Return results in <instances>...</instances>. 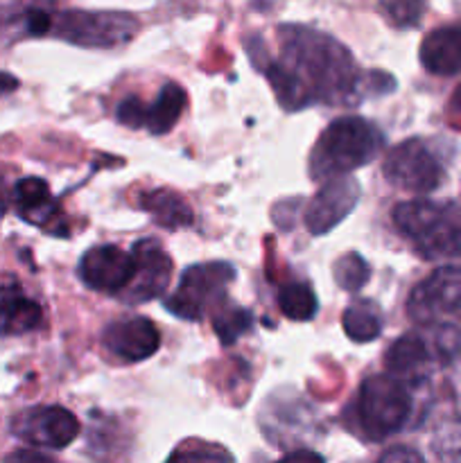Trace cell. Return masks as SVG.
Wrapping results in <instances>:
<instances>
[{
  "label": "cell",
  "mask_w": 461,
  "mask_h": 463,
  "mask_svg": "<svg viewBox=\"0 0 461 463\" xmlns=\"http://www.w3.org/2000/svg\"><path fill=\"white\" fill-rule=\"evenodd\" d=\"M382 175L398 190L411 194H429L443 184V165L420 138H407L389 149Z\"/></svg>",
  "instance_id": "cell-7"
},
{
  "label": "cell",
  "mask_w": 461,
  "mask_h": 463,
  "mask_svg": "<svg viewBox=\"0 0 461 463\" xmlns=\"http://www.w3.org/2000/svg\"><path fill=\"white\" fill-rule=\"evenodd\" d=\"M188 95L174 81H167L161 90H158L156 99L152 104H145L143 111V129H147L152 136H163L172 131L179 122L181 113H183Z\"/></svg>",
  "instance_id": "cell-18"
},
{
  "label": "cell",
  "mask_w": 461,
  "mask_h": 463,
  "mask_svg": "<svg viewBox=\"0 0 461 463\" xmlns=\"http://www.w3.org/2000/svg\"><path fill=\"white\" fill-rule=\"evenodd\" d=\"M276 303H278V310L292 321H310L319 312L316 294L306 283L280 285L278 294H276Z\"/></svg>",
  "instance_id": "cell-21"
},
{
  "label": "cell",
  "mask_w": 461,
  "mask_h": 463,
  "mask_svg": "<svg viewBox=\"0 0 461 463\" xmlns=\"http://www.w3.org/2000/svg\"><path fill=\"white\" fill-rule=\"evenodd\" d=\"M420 63L429 75L450 77L461 72V25H443L420 43Z\"/></svg>",
  "instance_id": "cell-15"
},
{
  "label": "cell",
  "mask_w": 461,
  "mask_h": 463,
  "mask_svg": "<svg viewBox=\"0 0 461 463\" xmlns=\"http://www.w3.org/2000/svg\"><path fill=\"white\" fill-rule=\"evenodd\" d=\"M429 357H432V353H429L428 342L420 335L407 333L389 346L384 364H387L389 373L405 380L411 375H419L428 366Z\"/></svg>",
  "instance_id": "cell-19"
},
{
  "label": "cell",
  "mask_w": 461,
  "mask_h": 463,
  "mask_svg": "<svg viewBox=\"0 0 461 463\" xmlns=\"http://www.w3.org/2000/svg\"><path fill=\"white\" fill-rule=\"evenodd\" d=\"M391 220L425 260H438L459 253L461 222L441 203L428 199L402 202L391 211Z\"/></svg>",
  "instance_id": "cell-4"
},
{
  "label": "cell",
  "mask_w": 461,
  "mask_h": 463,
  "mask_svg": "<svg viewBox=\"0 0 461 463\" xmlns=\"http://www.w3.org/2000/svg\"><path fill=\"white\" fill-rule=\"evenodd\" d=\"M5 463H59L52 457L43 455L39 450H14L12 455L5 457Z\"/></svg>",
  "instance_id": "cell-29"
},
{
  "label": "cell",
  "mask_w": 461,
  "mask_h": 463,
  "mask_svg": "<svg viewBox=\"0 0 461 463\" xmlns=\"http://www.w3.org/2000/svg\"><path fill=\"white\" fill-rule=\"evenodd\" d=\"M461 307V269L438 267L411 289L407 298V315L419 326H437L443 317Z\"/></svg>",
  "instance_id": "cell-8"
},
{
  "label": "cell",
  "mask_w": 461,
  "mask_h": 463,
  "mask_svg": "<svg viewBox=\"0 0 461 463\" xmlns=\"http://www.w3.org/2000/svg\"><path fill=\"white\" fill-rule=\"evenodd\" d=\"M274 463H325V459L315 450H294Z\"/></svg>",
  "instance_id": "cell-30"
},
{
  "label": "cell",
  "mask_w": 461,
  "mask_h": 463,
  "mask_svg": "<svg viewBox=\"0 0 461 463\" xmlns=\"http://www.w3.org/2000/svg\"><path fill=\"white\" fill-rule=\"evenodd\" d=\"M378 463H425L423 455L409 446H393L380 457Z\"/></svg>",
  "instance_id": "cell-27"
},
{
  "label": "cell",
  "mask_w": 461,
  "mask_h": 463,
  "mask_svg": "<svg viewBox=\"0 0 461 463\" xmlns=\"http://www.w3.org/2000/svg\"><path fill=\"white\" fill-rule=\"evenodd\" d=\"M360 184L351 175L324 181L321 190L310 199L306 215H303L310 235H315V238L328 235L334 226L342 224L360 202Z\"/></svg>",
  "instance_id": "cell-10"
},
{
  "label": "cell",
  "mask_w": 461,
  "mask_h": 463,
  "mask_svg": "<svg viewBox=\"0 0 461 463\" xmlns=\"http://www.w3.org/2000/svg\"><path fill=\"white\" fill-rule=\"evenodd\" d=\"M235 279L230 262H202L190 265L181 274L174 294L165 298V310L183 321H202L208 307L226 297V288Z\"/></svg>",
  "instance_id": "cell-6"
},
{
  "label": "cell",
  "mask_w": 461,
  "mask_h": 463,
  "mask_svg": "<svg viewBox=\"0 0 461 463\" xmlns=\"http://www.w3.org/2000/svg\"><path fill=\"white\" fill-rule=\"evenodd\" d=\"M5 211H7V188H5L3 179H0V220H3Z\"/></svg>",
  "instance_id": "cell-32"
},
{
  "label": "cell",
  "mask_w": 461,
  "mask_h": 463,
  "mask_svg": "<svg viewBox=\"0 0 461 463\" xmlns=\"http://www.w3.org/2000/svg\"><path fill=\"white\" fill-rule=\"evenodd\" d=\"M342 328L355 344H369L382 333V312L369 298L351 303L342 315Z\"/></svg>",
  "instance_id": "cell-20"
},
{
  "label": "cell",
  "mask_w": 461,
  "mask_h": 463,
  "mask_svg": "<svg viewBox=\"0 0 461 463\" xmlns=\"http://www.w3.org/2000/svg\"><path fill=\"white\" fill-rule=\"evenodd\" d=\"M278 41V61L301 81L312 104L360 99V71L355 59L334 36L306 25H280Z\"/></svg>",
  "instance_id": "cell-1"
},
{
  "label": "cell",
  "mask_w": 461,
  "mask_h": 463,
  "mask_svg": "<svg viewBox=\"0 0 461 463\" xmlns=\"http://www.w3.org/2000/svg\"><path fill=\"white\" fill-rule=\"evenodd\" d=\"M384 147V134L360 116H343L330 122L310 152L312 181H328L369 165Z\"/></svg>",
  "instance_id": "cell-2"
},
{
  "label": "cell",
  "mask_w": 461,
  "mask_h": 463,
  "mask_svg": "<svg viewBox=\"0 0 461 463\" xmlns=\"http://www.w3.org/2000/svg\"><path fill=\"white\" fill-rule=\"evenodd\" d=\"M165 463H233V455L220 446L203 441H188L176 448Z\"/></svg>",
  "instance_id": "cell-25"
},
{
  "label": "cell",
  "mask_w": 461,
  "mask_h": 463,
  "mask_svg": "<svg viewBox=\"0 0 461 463\" xmlns=\"http://www.w3.org/2000/svg\"><path fill=\"white\" fill-rule=\"evenodd\" d=\"M456 312H461V307H459V310H456Z\"/></svg>",
  "instance_id": "cell-33"
},
{
  "label": "cell",
  "mask_w": 461,
  "mask_h": 463,
  "mask_svg": "<svg viewBox=\"0 0 461 463\" xmlns=\"http://www.w3.org/2000/svg\"><path fill=\"white\" fill-rule=\"evenodd\" d=\"M18 80L14 75H7V72H0V90H16Z\"/></svg>",
  "instance_id": "cell-31"
},
{
  "label": "cell",
  "mask_w": 461,
  "mask_h": 463,
  "mask_svg": "<svg viewBox=\"0 0 461 463\" xmlns=\"http://www.w3.org/2000/svg\"><path fill=\"white\" fill-rule=\"evenodd\" d=\"M378 9L389 25L402 30L419 25L425 12V0H378Z\"/></svg>",
  "instance_id": "cell-24"
},
{
  "label": "cell",
  "mask_w": 461,
  "mask_h": 463,
  "mask_svg": "<svg viewBox=\"0 0 461 463\" xmlns=\"http://www.w3.org/2000/svg\"><path fill=\"white\" fill-rule=\"evenodd\" d=\"M143 111H145V102L138 98V95H127L118 102L116 109V118L120 125L131 127V129H140L143 127Z\"/></svg>",
  "instance_id": "cell-26"
},
{
  "label": "cell",
  "mask_w": 461,
  "mask_h": 463,
  "mask_svg": "<svg viewBox=\"0 0 461 463\" xmlns=\"http://www.w3.org/2000/svg\"><path fill=\"white\" fill-rule=\"evenodd\" d=\"M371 279V267L357 251H348L334 262V280L343 292H360Z\"/></svg>",
  "instance_id": "cell-23"
},
{
  "label": "cell",
  "mask_w": 461,
  "mask_h": 463,
  "mask_svg": "<svg viewBox=\"0 0 461 463\" xmlns=\"http://www.w3.org/2000/svg\"><path fill=\"white\" fill-rule=\"evenodd\" d=\"M136 258V276L125 289V298L129 303H145L156 298L158 294L165 292L167 283L172 279V260L161 244L154 238L138 240L134 244Z\"/></svg>",
  "instance_id": "cell-13"
},
{
  "label": "cell",
  "mask_w": 461,
  "mask_h": 463,
  "mask_svg": "<svg viewBox=\"0 0 461 463\" xmlns=\"http://www.w3.org/2000/svg\"><path fill=\"white\" fill-rule=\"evenodd\" d=\"M50 25H52V16L48 12H43V9H32L27 14V32L32 36L50 34Z\"/></svg>",
  "instance_id": "cell-28"
},
{
  "label": "cell",
  "mask_w": 461,
  "mask_h": 463,
  "mask_svg": "<svg viewBox=\"0 0 461 463\" xmlns=\"http://www.w3.org/2000/svg\"><path fill=\"white\" fill-rule=\"evenodd\" d=\"M102 344L118 360L134 364L149 360L161 348V333L147 317H127L102 330Z\"/></svg>",
  "instance_id": "cell-12"
},
{
  "label": "cell",
  "mask_w": 461,
  "mask_h": 463,
  "mask_svg": "<svg viewBox=\"0 0 461 463\" xmlns=\"http://www.w3.org/2000/svg\"><path fill=\"white\" fill-rule=\"evenodd\" d=\"M138 18L127 12H84L68 9L57 14L50 34L80 48H120L138 34Z\"/></svg>",
  "instance_id": "cell-5"
},
{
  "label": "cell",
  "mask_w": 461,
  "mask_h": 463,
  "mask_svg": "<svg viewBox=\"0 0 461 463\" xmlns=\"http://www.w3.org/2000/svg\"><path fill=\"white\" fill-rule=\"evenodd\" d=\"M411 416V393L402 378L393 373L369 375L355 398L357 430L369 441H384L398 434Z\"/></svg>",
  "instance_id": "cell-3"
},
{
  "label": "cell",
  "mask_w": 461,
  "mask_h": 463,
  "mask_svg": "<svg viewBox=\"0 0 461 463\" xmlns=\"http://www.w3.org/2000/svg\"><path fill=\"white\" fill-rule=\"evenodd\" d=\"M12 434L34 448L63 450L80 434V420L61 405L30 407L14 416Z\"/></svg>",
  "instance_id": "cell-9"
},
{
  "label": "cell",
  "mask_w": 461,
  "mask_h": 463,
  "mask_svg": "<svg viewBox=\"0 0 461 463\" xmlns=\"http://www.w3.org/2000/svg\"><path fill=\"white\" fill-rule=\"evenodd\" d=\"M14 202H16L18 215L25 222L48 229V233H57L59 229L61 235H66L61 226L54 224V220H61V211H59L57 202L50 197V185L43 179L25 176V179L18 181L16 188H14Z\"/></svg>",
  "instance_id": "cell-14"
},
{
  "label": "cell",
  "mask_w": 461,
  "mask_h": 463,
  "mask_svg": "<svg viewBox=\"0 0 461 463\" xmlns=\"http://www.w3.org/2000/svg\"><path fill=\"white\" fill-rule=\"evenodd\" d=\"M251 328V312L238 306H224L212 317V330L224 346L238 342Z\"/></svg>",
  "instance_id": "cell-22"
},
{
  "label": "cell",
  "mask_w": 461,
  "mask_h": 463,
  "mask_svg": "<svg viewBox=\"0 0 461 463\" xmlns=\"http://www.w3.org/2000/svg\"><path fill=\"white\" fill-rule=\"evenodd\" d=\"M77 274L95 292L122 294L136 276V258L116 244H99L80 258Z\"/></svg>",
  "instance_id": "cell-11"
},
{
  "label": "cell",
  "mask_w": 461,
  "mask_h": 463,
  "mask_svg": "<svg viewBox=\"0 0 461 463\" xmlns=\"http://www.w3.org/2000/svg\"><path fill=\"white\" fill-rule=\"evenodd\" d=\"M459 253H461V249H459Z\"/></svg>",
  "instance_id": "cell-34"
},
{
  "label": "cell",
  "mask_w": 461,
  "mask_h": 463,
  "mask_svg": "<svg viewBox=\"0 0 461 463\" xmlns=\"http://www.w3.org/2000/svg\"><path fill=\"white\" fill-rule=\"evenodd\" d=\"M138 206L149 213L158 226L167 231L188 229L194 224V213L183 197L174 190H147L138 197Z\"/></svg>",
  "instance_id": "cell-17"
},
{
  "label": "cell",
  "mask_w": 461,
  "mask_h": 463,
  "mask_svg": "<svg viewBox=\"0 0 461 463\" xmlns=\"http://www.w3.org/2000/svg\"><path fill=\"white\" fill-rule=\"evenodd\" d=\"M43 310L21 292L18 283L0 285V335H25L39 328Z\"/></svg>",
  "instance_id": "cell-16"
}]
</instances>
